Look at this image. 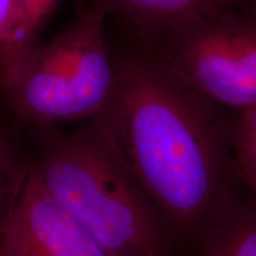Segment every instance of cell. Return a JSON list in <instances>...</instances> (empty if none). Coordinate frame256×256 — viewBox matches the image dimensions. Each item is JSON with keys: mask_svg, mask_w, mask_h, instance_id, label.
I'll return each mask as SVG.
<instances>
[{"mask_svg": "<svg viewBox=\"0 0 256 256\" xmlns=\"http://www.w3.org/2000/svg\"><path fill=\"white\" fill-rule=\"evenodd\" d=\"M133 40L216 110L234 114L256 106V12L252 10L234 6Z\"/></svg>", "mask_w": 256, "mask_h": 256, "instance_id": "277c9868", "label": "cell"}, {"mask_svg": "<svg viewBox=\"0 0 256 256\" xmlns=\"http://www.w3.org/2000/svg\"><path fill=\"white\" fill-rule=\"evenodd\" d=\"M14 16V0H0V46L4 43Z\"/></svg>", "mask_w": 256, "mask_h": 256, "instance_id": "8fae6325", "label": "cell"}, {"mask_svg": "<svg viewBox=\"0 0 256 256\" xmlns=\"http://www.w3.org/2000/svg\"><path fill=\"white\" fill-rule=\"evenodd\" d=\"M112 48L114 89L92 120L164 217L178 247L196 248L217 216L242 196L226 134L229 114L182 84L133 38L124 36Z\"/></svg>", "mask_w": 256, "mask_h": 256, "instance_id": "6da1fadb", "label": "cell"}, {"mask_svg": "<svg viewBox=\"0 0 256 256\" xmlns=\"http://www.w3.org/2000/svg\"><path fill=\"white\" fill-rule=\"evenodd\" d=\"M31 162H25L0 124V242L14 211Z\"/></svg>", "mask_w": 256, "mask_h": 256, "instance_id": "30bf717a", "label": "cell"}, {"mask_svg": "<svg viewBox=\"0 0 256 256\" xmlns=\"http://www.w3.org/2000/svg\"><path fill=\"white\" fill-rule=\"evenodd\" d=\"M226 134L240 183L256 211V106L229 114Z\"/></svg>", "mask_w": 256, "mask_h": 256, "instance_id": "9c48e42d", "label": "cell"}, {"mask_svg": "<svg viewBox=\"0 0 256 256\" xmlns=\"http://www.w3.org/2000/svg\"><path fill=\"white\" fill-rule=\"evenodd\" d=\"M0 256H110L30 171L0 242Z\"/></svg>", "mask_w": 256, "mask_h": 256, "instance_id": "5b68a950", "label": "cell"}, {"mask_svg": "<svg viewBox=\"0 0 256 256\" xmlns=\"http://www.w3.org/2000/svg\"><path fill=\"white\" fill-rule=\"evenodd\" d=\"M114 83L107 16L90 2L0 76V96L19 119L50 127L94 119L110 100Z\"/></svg>", "mask_w": 256, "mask_h": 256, "instance_id": "3957f363", "label": "cell"}, {"mask_svg": "<svg viewBox=\"0 0 256 256\" xmlns=\"http://www.w3.org/2000/svg\"><path fill=\"white\" fill-rule=\"evenodd\" d=\"M114 22L124 36L147 38L171 25L220 10L241 6L240 0H90Z\"/></svg>", "mask_w": 256, "mask_h": 256, "instance_id": "8992f818", "label": "cell"}, {"mask_svg": "<svg viewBox=\"0 0 256 256\" xmlns=\"http://www.w3.org/2000/svg\"><path fill=\"white\" fill-rule=\"evenodd\" d=\"M194 249L196 256H256V211L248 197L229 204Z\"/></svg>", "mask_w": 256, "mask_h": 256, "instance_id": "52a82bcc", "label": "cell"}, {"mask_svg": "<svg viewBox=\"0 0 256 256\" xmlns=\"http://www.w3.org/2000/svg\"><path fill=\"white\" fill-rule=\"evenodd\" d=\"M31 168L110 256H174L177 240L98 122L52 132Z\"/></svg>", "mask_w": 256, "mask_h": 256, "instance_id": "7a4b0ae2", "label": "cell"}, {"mask_svg": "<svg viewBox=\"0 0 256 256\" xmlns=\"http://www.w3.org/2000/svg\"><path fill=\"white\" fill-rule=\"evenodd\" d=\"M242 8H250L256 12V0H240Z\"/></svg>", "mask_w": 256, "mask_h": 256, "instance_id": "7c38bea8", "label": "cell"}, {"mask_svg": "<svg viewBox=\"0 0 256 256\" xmlns=\"http://www.w3.org/2000/svg\"><path fill=\"white\" fill-rule=\"evenodd\" d=\"M62 0H14V16L0 46V76L40 42V34Z\"/></svg>", "mask_w": 256, "mask_h": 256, "instance_id": "ba28073f", "label": "cell"}]
</instances>
